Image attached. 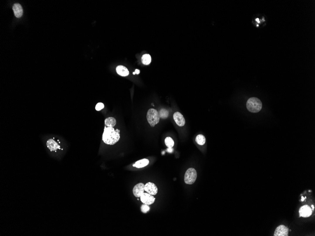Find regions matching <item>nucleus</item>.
I'll use <instances>...</instances> for the list:
<instances>
[{
    "label": "nucleus",
    "mask_w": 315,
    "mask_h": 236,
    "mask_svg": "<svg viewBox=\"0 0 315 236\" xmlns=\"http://www.w3.org/2000/svg\"><path fill=\"white\" fill-rule=\"evenodd\" d=\"M120 131L115 130L113 127H104L102 135V141L105 144L112 145L116 144L120 139Z\"/></svg>",
    "instance_id": "obj_1"
},
{
    "label": "nucleus",
    "mask_w": 315,
    "mask_h": 236,
    "mask_svg": "<svg viewBox=\"0 0 315 236\" xmlns=\"http://www.w3.org/2000/svg\"><path fill=\"white\" fill-rule=\"evenodd\" d=\"M246 107L251 112L258 113L261 111L262 104L260 99L256 97H252L248 100L246 103Z\"/></svg>",
    "instance_id": "obj_2"
},
{
    "label": "nucleus",
    "mask_w": 315,
    "mask_h": 236,
    "mask_svg": "<svg viewBox=\"0 0 315 236\" xmlns=\"http://www.w3.org/2000/svg\"><path fill=\"white\" fill-rule=\"evenodd\" d=\"M146 117L149 124L153 127L159 123L160 118L159 112L153 108L148 110Z\"/></svg>",
    "instance_id": "obj_3"
},
{
    "label": "nucleus",
    "mask_w": 315,
    "mask_h": 236,
    "mask_svg": "<svg viewBox=\"0 0 315 236\" xmlns=\"http://www.w3.org/2000/svg\"><path fill=\"white\" fill-rule=\"evenodd\" d=\"M197 177V173L195 169L190 168L186 171L184 175V182L186 184L191 185L195 182Z\"/></svg>",
    "instance_id": "obj_4"
},
{
    "label": "nucleus",
    "mask_w": 315,
    "mask_h": 236,
    "mask_svg": "<svg viewBox=\"0 0 315 236\" xmlns=\"http://www.w3.org/2000/svg\"><path fill=\"white\" fill-rule=\"evenodd\" d=\"M46 146L52 152H56L61 149V142L55 138L49 139L46 142Z\"/></svg>",
    "instance_id": "obj_5"
},
{
    "label": "nucleus",
    "mask_w": 315,
    "mask_h": 236,
    "mask_svg": "<svg viewBox=\"0 0 315 236\" xmlns=\"http://www.w3.org/2000/svg\"><path fill=\"white\" fill-rule=\"evenodd\" d=\"M141 202L144 204L150 205L154 203L155 198L153 195H150L148 193H143L140 197Z\"/></svg>",
    "instance_id": "obj_6"
},
{
    "label": "nucleus",
    "mask_w": 315,
    "mask_h": 236,
    "mask_svg": "<svg viewBox=\"0 0 315 236\" xmlns=\"http://www.w3.org/2000/svg\"><path fill=\"white\" fill-rule=\"evenodd\" d=\"M144 186L145 185L143 183H139L135 185L133 190V195L136 197H141L145 191Z\"/></svg>",
    "instance_id": "obj_7"
},
{
    "label": "nucleus",
    "mask_w": 315,
    "mask_h": 236,
    "mask_svg": "<svg viewBox=\"0 0 315 236\" xmlns=\"http://www.w3.org/2000/svg\"><path fill=\"white\" fill-rule=\"evenodd\" d=\"M144 189L147 193L153 196L156 195L158 191L156 185L153 183L150 182L147 183L145 185Z\"/></svg>",
    "instance_id": "obj_8"
},
{
    "label": "nucleus",
    "mask_w": 315,
    "mask_h": 236,
    "mask_svg": "<svg viewBox=\"0 0 315 236\" xmlns=\"http://www.w3.org/2000/svg\"><path fill=\"white\" fill-rule=\"evenodd\" d=\"M173 118L176 124H177L178 126H184L186 124V120L184 117L183 116V115L179 112L174 113V114Z\"/></svg>",
    "instance_id": "obj_9"
},
{
    "label": "nucleus",
    "mask_w": 315,
    "mask_h": 236,
    "mask_svg": "<svg viewBox=\"0 0 315 236\" xmlns=\"http://www.w3.org/2000/svg\"><path fill=\"white\" fill-rule=\"evenodd\" d=\"M289 230L285 225H280L275 230V236H287L288 235Z\"/></svg>",
    "instance_id": "obj_10"
},
{
    "label": "nucleus",
    "mask_w": 315,
    "mask_h": 236,
    "mask_svg": "<svg viewBox=\"0 0 315 236\" xmlns=\"http://www.w3.org/2000/svg\"><path fill=\"white\" fill-rule=\"evenodd\" d=\"M312 213V211L311 208L307 205H305L299 209V216L301 217H308L311 215Z\"/></svg>",
    "instance_id": "obj_11"
},
{
    "label": "nucleus",
    "mask_w": 315,
    "mask_h": 236,
    "mask_svg": "<svg viewBox=\"0 0 315 236\" xmlns=\"http://www.w3.org/2000/svg\"><path fill=\"white\" fill-rule=\"evenodd\" d=\"M13 10L15 16H16L17 18H19L22 17L23 15V11L22 6L19 4H15L13 6Z\"/></svg>",
    "instance_id": "obj_12"
},
{
    "label": "nucleus",
    "mask_w": 315,
    "mask_h": 236,
    "mask_svg": "<svg viewBox=\"0 0 315 236\" xmlns=\"http://www.w3.org/2000/svg\"><path fill=\"white\" fill-rule=\"evenodd\" d=\"M117 73L122 76H126L129 74V71L123 66H118L116 68Z\"/></svg>",
    "instance_id": "obj_13"
},
{
    "label": "nucleus",
    "mask_w": 315,
    "mask_h": 236,
    "mask_svg": "<svg viewBox=\"0 0 315 236\" xmlns=\"http://www.w3.org/2000/svg\"><path fill=\"white\" fill-rule=\"evenodd\" d=\"M149 163V161L147 159H143L141 160L136 162L135 164L133 165V167H136L137 168H141L145 167Z\"/></svg>",
    "instance_id": "obj_14"
},
{
    "label": "nucleus",
    "mask_w": 315,
    "mask_h": 236,
    "mask_svg": "<svg viewBox=\"0 0 315 236\" xmlns=\"http://www.w3.org/2000/svg\"><path fill=\"white\" fill-rule=\"evenodd\" d=\"M106 126L107 127H113L116 125L117 122L115 118L112 117L107 118L104 121Z\"/></svg>",
    "instance_id": "obj_15"
},
{
    "label": "nucleus",
    "mask_w": 315,
    "mask_h": 236,
    "mask_svg": "<svg viewBox=\"0 0 315 236\" xmlns=\"http://www.w3.org/2000/svg\"><path fill=\"white\" fill-rule=\"evenodd\" d=\"M151 57L149 54H146L142 57V62L145 65H148L151 62Z\"/></svg>",
    "instance_id": "obj_16"
},
{
    "label": "nucleus",
    "mask_w": 315,
    "mask_h": 236,
    "mask_svg": "<svg viewBox=\"0 0 315 236\" xmlns=\"http://www.w3.org/2000/svg\"><path fill=\"white\" fill-rule=\"evenodd\" d=\"M195 141L198 144H199L200 145H203L206 142V139L204 136L203 135H199L196 137Z\"/></svg>",
    "instance_id": "obj_17"
},
{
    "label": "nucleus",
    "mask_w": 315,
    "mask_h": 236,
    "mask_svg": "<svg viewBox=\"0 0 315 236\" xmlns=\"http://www.w3.org/2000/svg\"><path fill=\"white\" fill-rule=\"evenodd\" d=\"M165 143L166 146L169 148H172L174 146V142L171 137H167L165 139Z\"/></svg>",
    "instance_id": "obj_18"
},
{
    "label": "nucleus",
    "mask_w": 315,
    "mask_h": 236,
    "mask_svg": "<svg viewBox=\"0 0 315 236\" xmlns=\"http://www.w3.org/2000/svg\"><path fill=\"white\" fill-rule=\"evenodd\" d=\"M159 115L161 118H167L169 116V112L167 110L162 108L160 110V111L159 112Z\"/></svg>",
    "instance_id": "obj_19"
},
{
    "label": "nucleus",
    "mask_w": 315,
    "mask_h": 236,
    "mask_svg": "<svg viewBox=\"0 0 315 236\" xmlns=\"http://www.w3.org/2000/svg\"><path fill=\"white\" fill-rule=\"evenodd\" d=\"M141 211L143 213H147L148 211H150V208L149 205L143 204V205L141 206Z\"/></svg>",
    "instance_id": "obj_20"
},
{
    "label": "nucleus",
    "mask_w": 315,
    "mask_h": 236,
    "mask_svg": "<svg viewBox=\"0 0 315 236\" xmlns=\"http://www.w3.org/2000/svg\"><path fill=\"white\" fill-rule=\"evenodd\" d=\"M104 108V104L101 102L97 103V105L95 106V109L97 111H100L102 109H103Z\"/></svg>",
    "instance_id": "obj_21"
},
{
    "label": "nucleus",
    "mask_w": 315,
    "mask_h": 236,
    "mask_svg": "<svg viewBox=\"0 0 315 236\" xmlns=\"http://www.w3.org/2000/svg\"><path fill=\"white\" fill-rule=\"evenodd\" d=\"M135 73H136V74H137V75H138V74H139L140 71L138 69H136V71H135Z\"/></svg>",
    "instance_id": "obj_22"
},
{
    "label": "nucleus",
    "mask_w": 315,
    "mask_h": 236,
    "mask_svg": "<svg viewBox=\"0 0 315 236\" xmlns=\"http://www.w3.org/2000/svg\"><path fill=\"white\" fill-rule=\"evenodd\" d=\"M168 151H170V152H172V149H171V148H169V149H168Z\"/></svg>",
    "instance_id": "obj_23"
},
{
    "label": "nucleus",
    "mask_w": 315,
    "mask_h": 236,
    "mask_svg": "<svg viewBox=\"0 0 315 236\" xmlns=\"http://www.w3.org/2000/svg\"><path fill=\"white\" fill-rule=\"evenodd\" d=\"M256 21H257V22H258V23H259V22H259V19H258V18H256Z\"/></svg>",
    "instance_id": "obj_24"
},
{
    "label": "nucleus",
    "mask_w": 315,
    "mask_h": 236,
    "mask_svg": "<svg viewBox=\"0 0 315 236\" xmlns=\"http://www.w3.org/2000/svg\"><path fill=\"white\" fill-rule=\"evenodd\" d=\"M303 200H304V198L303 197H302V201H303Z\"/></svg>",
    "instance_id": "obj_25"
},
{
    "label": "nucleus",
    "mask_w": 315,
    "mask_h": 236,
    "mask_svg": "<svg viewBox=\"0 0 315 236\" xmlns=\"http://www.w3.org/2000/svg\"><path fill=\"white\" fill-rule=\"evenodd\" d=\"M133 75H135V74H136V73H135V72H133Z\"/></svg>",
    "instance_id": "obj_26"
}]
</instances>
